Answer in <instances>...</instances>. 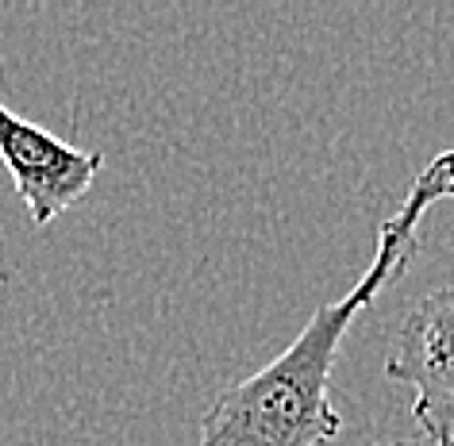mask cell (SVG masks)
Instances as JSON below:
<instances>
[{"instance_id": "1", "label": "cell", "mask_w": 454, "mask_h": 446, "mask_svg": "<svg viewBox=\"0 0 454 446\" xmlns=\"http://www.w3.org/2000/svg\"><path fill=\"white\" fill-rule=\"evenodd\" d=\"M454 200V151H439L408 185L401 208L378 227L370 270L335 304H320L304 331L251 377L223 385L200 419L197 446H332L343 416L332 404V370L350 324L401 281L419 254V220Z\"/></svg>"}, {"instance_id": "2", "label": "cell", "mask_w": 454, "mask_h": 446, "mask_svg": "<svg viewBox=\"0 0 454 446\" xmlns=\"http://www.w3.org/2000/svg\"><path fill=\"white\" fill-rule=\"evenodd\" d=\"M385 377L412 388V416L431 446H454V281L404 316Z\"/></svg>"}, {"instance_id": "3", "label": "cell", "mask_w": 454, "mask_h": 446, "mask_svg": "<svg viewBox=\"0 0 454 446\" xmlns=\"http://www.w3.org/2000/svg\"><path fill=\"white\" fill-rule=\"evenodd\" d=\"M0 162L12 177L31 223L47 227L93 189L105 154L59 139L39 123L16 116L0 100Z\"/></svg>"}, {"instance_id": "4", "label": "cell", "mask_w": 454, "mask_h": 446, "mask_svg": "<svg viewBox=\"0 0 454 446\" xmlns=\"http://www.w3.org/2000/svg\"><path fill=\"white\" fill-rule=\"evenodd\" d=\"M370 446H431V442L424 439V434H396V439H378Z\"/></svg>"}]
</instances>
